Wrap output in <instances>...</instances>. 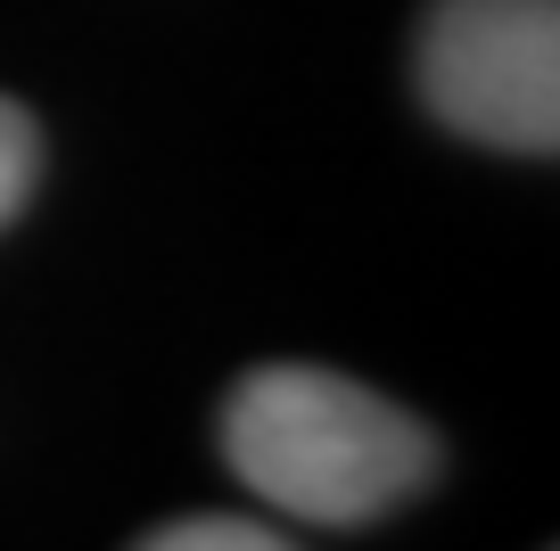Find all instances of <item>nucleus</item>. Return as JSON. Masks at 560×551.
<instances>
[{"instance_id": "nucleus-4", "label": "nucleus", "mask_w": 560, "mask_h": 551, "mask_svg": "<svg viewBox=\"0 0 560 551\" xmlns=\"http://www.w3.org/2000/svg\"><path fill=\"white\" fill-rule=\"evenodd\" d=\"M34 173H42V132L18 99H0V223L34 198Z\"/></svg>"}, {"instance_id": "nucleus-1", "label": "nucleus", "mask_w": 560, "mask_h": 551, "mask_svg": "<svg viewBox=\"0 0 560 551\" xmlns=\"http://www.w3.org/2000/svg\"><path fill=\"white\" fill-rule=\"evenodd\" d=\"M223 453L272 511L363 527L438 478V436L404 403L314 362H264L223 403Z\"/></svg>"}, {"instance_id": "nucleus-2", "label": "nucleus", "mask_w": 560, "mask_h": 551, "mask_svg": "<svg viewBox=\"0 0 560 551\" xmlns=\"http://www.w3.org/2000/svg\"><path fill=\"white\" fill-rule=\"evenodd\" d=\"M420 99L462 140L560 149V0H438L420 25Z\"/></svg>"}, {"instance_id": "nucleus-3", "label": "nucleus", "mask_w": 560, "mask_h": 551, "mask_svg": "<svg viewBox=\"0 0 560 551\" xmlns=\"http://www.w3.org/2000/svg\"><path fill=\"white\" fill-rule=\"evenodd\" d=\"M140 551H298V543L256 527V518H174V527H158Z\"/></svg>"}]
</instances>
